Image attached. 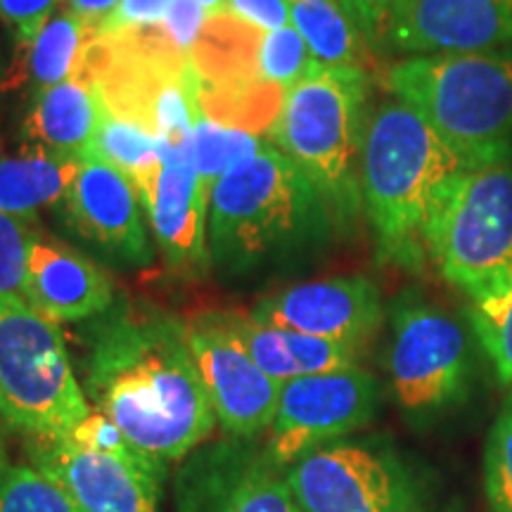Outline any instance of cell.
<instances>
[{
    "label": "cell",
    "instance_id": "14",
    "mask_svg": "<svg viewBox=\"0 0 512 512\" xmlns=\"http://www.w3.org/2000/svg\"><path fill=\"white\" fill-rule=\"evenodd\" d=\"M31 465L64 486L81 512H159L166 463L121 460L72 439H29Z\"/></svg>",
    "mask_w": 512,
    "mask_h": 512
},
{
    "label": "cell",
    "instance_id": "5",
    "mask_svg": "<svg viewBox=\"0 0 512 512\" xmlns=\"http://www.w3.org/2000/svg\"><path fill=\"white\" fill-rule=\"evenodd\" d=\"M370 74L313 64L287 91L268 136L320 192L332 216L351 219L361 209L363 138L368 126Z\"/></svg>",
    "mask_w": 512,
    "mask_h": 512
},
{
    "label": "cell",
    "instance_id": "33",
    "mask_svg": "<svg viewBox=\"0 0 512 512\" xmlns=\"http://www.w3.org/2000/svg\"><path fill=\"white\" fill-rule=\"evenodd\" d=\"M171 0H121L117 10L93 29L95 38H112L162 24Z\"/></svg>",
    "mask_w": 512,
    "mask_h": 512
},
{
    "label": "cell",
    "instance_id": "20",
    "mask_svg": "<svg viewBox=\"0 0 512 512\" xmlns=\"http://www.w3.org/2000/svg\"><path fill=\"white\" fill-rule=\"evenodd\" d=\"M105 117L98 81L81 67L67 81L31 93L19 126L22 145L57 155L81 157L93 143Z\"/></svg>",
    "mask_w": 512,
    "mask_h": 512
},
{
    "label": "cell",
    "instance_id": "16",
    "mask_svg": "<svg viewBox=\"0 0 512 512\" xmlns=\"http://www.w3.org/2000/svg\"><path fill=\"white\" fill-rule=\"evenodd\" d=\"M259 323L363 349L382 323V297L361 275L311 280L261 299L249 311Z\"/></svg>",
    "mask_w": 512,
    "mask_h": 512
},
{
    "label": "cell",
    "instance_id": "38",
    "mask_svg": "<svg viewBox=\"0 0 512 512\" xmlns=\"http://www.w3.org/2000/svg\"><path fill=\"white\" fill-rule=\"evenodd\" d=\"M121 0H60L57 8L69 12L81 22H86L88 27H98L100 22H105L107 17L117 10Z\"/></svg>",
    "mask_w": 512,
    "mask_h": 512
},
{
    "label": "cell",
    "instance_id": "23",
    "mask_svg": "<svg viewBox=\"0 0 512 512\" xmlns=\"http://www.w3.org/2000/svg\"><path fill=\"white\" fill-rule=\"evenodd\" d=\"M79 166L81 157L29 145H19L12 155H0V211L29 223L41 209L60 207Z\"/></svg>",
    "mask_w": 512,
    "mask_h": 512
},
{
    "label": "cell",
    "instance_id": "3",
    "mask_svg": "<svg viewBox=\"0 0 512 512\" xmlns=\"http://www.w3.org/2000/svg\"><path fill=\"white\" fill-rule=\"evenodd\" d=\"M335 219L285 152L266 143L223 174L209 197V256L226 273H249L316 247Z\"/></svg>",
    "mask_w": 512,
    "mask_h": 512
},
{
    "label": "cell",
    "instance_id": "2",
    "mask_svg": "<svg viewBox=\"0 0 512 512\" xmlns=\"http://www.w3.org/2000/svg\"><path fill=\"white\" fill-rule=\"evenodd\" d=\"M465 169L444 138L401 100H382L370 110L358 190L382 261L406 271L430 261L434 211Z\"/></svg>",
    "mask_w": 512,
    "mask_h": 512
},
{
    "label": "cell",
    "instance_id": "10",
    "mask_svg": "<svg viewBox=\"0 0 512 512\" xmlns=\"http://www.w3.org/2000/svg\"><path fill=\"white\" fill-rule=\"evenodd\" d=\"M389 375L408 413H432L465 394L470 349L460 323L422 299H401L392 311Z\"/></svg>",
    "mask_w": 512,
    "mask_h": 512
},
{
    "label": "cell",
    "instance_id": "6",
    "mask_svg": "<svg viewBox=\"0 0 512 512\" xmlns=\"http://www.w3.org/2000/svg\"><path fill=\"white\" fill-rule=\"evenodd\" d=\"M83 67L98 81L105 110L112 117L185 150L197 121L204 117L200 76L192 55L178 50L162 24L112 38H95Z\"/></svg>",
    "mask_w": 512,
    "mask_h": 512
},
{
    "label": "cell",
    "instance_id": "24",
    "mask_svg": "<svg viewBox=\"0 0 512 512\" xmlns=\"http://www.w3.org/2000/svg\"><path fill=\"white\" fill-rule=\"evenodd\" d=\"M290 19L318 64L375 69L373 46L342 0H290Z\"/></svg>",
    "mask_w": 512,
    "mask_h": 512
},
{
    "label": "cell",
    "instance_id": "31",
    "mask_svg": "<svg viewBox=\"0 0 512 512\" xmlns=\"http://www.w3.org/2000/svg\"><path fill=\"white\" fill-rule=\"evenodd\" d=\"M36 233L27 221L0 211V297L24 299V280Z\"/></svg>",
    "mask_w": 512,
    "mask_h": 512
},
{
    "label": "cell",
    "instance_id": "15",
    "mask_svg": "<svg viewBox=\"0 0 512 512\" xmlns=\"http://www.w3.org/2000/svg\"><path fill=\"white\" fill-rule=\"evenodd\" d=\"M67 226L114 264L138 268L152 261L143 204L133 185L93 155H81L79 174L60 204Z\"/></svg>",
    "mask_w": 512,
    "mask_h": 512
},
{
    "label": "cell",
    "instance_id": "26",
    "mask_svg": "<svg viewBox=\"0 0 512 512\" xmlns=\"http://www.w3.org/2000/svg\"><path fill=\"white\" fill-rule=\"evenodd\" d=\"M264 145V140L254 133L202 117L192 131L185 155H188L197 176L202 178V183L211 190L223 174L256 155Z\"/></svg>",
    "mask_w": 512,
    "mask_h": 512
},
{
    "label": "cell",
    "instance_id": "27",
    "mask_svg": "<svg viewBox=\"0 0 512 512\" xmlns=\"http://www.w3.org/2000/svg\"><path fill=\"white\" fill-rule=\"evenodd\" d=\"M0 512H81L60 482L36 465L0 470Z\"/></svg>",
    "mask_w": 512,
    "mask_h": 512
},
{
    "label": "cell",
    "instance_id": "1",
    "mask_svg": "<svg viewBox=\"0 0 512 512\" xmlns=\"http://www.w3.org/2000/svg\"><path fill=\"white\" fill-rule=\"evenodd\" d=\"M86 392L138 451L166 465L195 453L216 427L185 323L147 306L124 304L100 320Z\"/></svg>",
    "mask_w": 512,
    "mask_h": 512
},
{
    "label": "cell",
    "instance_id": "41",
    "mask_svg": "<svg viewBox=\"0 0 512 512\" xmlns=\"http://www.w3.org/2000/svg\"><path fill=\"white\" fill-rule=\"evenodd\" d=\"M8 432V425H5V420H3V415H0V437H3V434Z\"/></svg>",
    "mask_w": 512,
    "mask_h": 512
},
{
    "label": "cell",
    "instance_id": "25",
    "mask_svg": "<svg viewBox=\"0 0 512 512\" xmlns=\"http://www.w3.org/2000/svg\"><path fill=\"white\" fill-rule=\"evenodd\" d=\"M164 152L166 145L162 140L105 110L98 133L83 155H93L110 164L133 185V190L140 192L162 166Z\"/></svg>",
    "mask_w": 512,
    "mask_h": 512
},
{
    "label": "cell",
    "instance_id": "22",
    "mask_svg": "<svg viewBox=\"0 0 512 512\" xmlns=\"http://www.w3.org/2000/svg\"><path fill=\"white\" fill-rule=\"evenodd\" d=\"M93 41V27L57 8L31 36L15 38L12 64L0 81V91H29L57 86L83 67Z\"/></svg>",
    "mask_w": 512,
    "mask_h": 512
},
{
    "label": "cell",
    "instance_id": "17",
    "mask_svg": "<svg viewBox=\"0 0 512 512\" xmlns=\"http://www.w3.org/2000/svg\"><path fill=\"white\" fill-rule=\"evenodd\" d=\"M138 197L166 264L178 273L207 271L211 190L192 169L185 150L166 147L162 166Z\"/></svg>",
    "mask_w": 512,
    "mask_h": 512
},
{
    "label": "cell",
    "instance_id": "18",
    "mask_svg": "<svg viewBox=\"0 0 512 512\" xmlns=\"http://www.w3.org/2000/svg\"><path fill=\"white\" fill-rule=\"evenodd\" d=\"M505 46H512V0H411L384 41V50L406 57Z\"/></svg>",
    "mask_w": 512,
    "mask_h": 512
},
{
    "label": "cell",
    "instance_id": "39",
    "mask_svg": "<svg viewBox=\"0 0 512 512\" xmlns=\"http://www.w3.org/2000/svg\"><path fill=\"white\" fill-rule=\"evenodd\" d=\"M197 3H200L202 8L209 12V15H216V12L223 10V5H226V0H197Z\"/></svg>",
    "mask_w": 512,
    "mask_h": 512
},
{
    "label": "cell",
    "instance_id": "12",
    "mask_svg": "<svg viewBox=\"0 0 512 512\" xmlns=\"http://www.w3.org/2000/svg\"><path fill=\"white\" fill-rule=\"evenodd\" d=\"M216 422L230 439L254 441L268 434L283 384L268 377L230 335L221 313H202L185 323Z\"/></svg>",
    "mask_w": 512,
    "mask_h": 512
},
{
    "label": "cell",
    "instance_id": "40",
    "mask_svg": "<svg viewBox=\"0 0 512 512\" xmlns=\"http://www.w3.org/2000/svg\"><path fill=\"white\" fill-rule=\"evenodd\" d=\"M5 465H10V460H8V451H5L3 437H0V470H3Z\"/></svg>",
    "mask_w": 512,
    "mask_h": 512
},
{
    "label": "cell",
    "instance_id": "34",
    "mask_svg": "<svg viewBox=\"0 0 512 512\" xmlns=\"http://www.w3.org/2000/svg\"><path fill=\"white\" fill-rule=\"evenodd\" d=\"M342 3L356 19L373 50H384L389 29H392L396 17L411 5V0H342Z\"/></svg>",
    "mask_w": 512,
    "mask_h": 512
},
{
    "label": "cell",
    "instance_id": "19",
    "mask_svg": "<svg viewBox=\"0 0 512 512\" xmlns=\"http://www.w3.org/2000/svg\"><path fill=\"white\" fill-rule=\"evenodd\" d=\"M117 287L105 268L55 238L31 242L24 302L53 323H81L114 306Z\"/></svg>",
    "mask_w": 512,
    "mask_h": 512
},
{
    "label": "cell",
    "instance_id": "11",
    "mask_svg": "<svg viewBox=\"0 0 512 512\" xmlns=\"http://www.w3.org/2000/svg\"><path fill=\"white\" fill-rule=\"evenodd\" d=\"M377 401L375 377L358 366L283 382L278 411L266 434V458L287 470L306 453L366 427Z\"/></svg>",
    "mask_w": 512,
    "mask_h": 512
},
{
    "label": "cell",
    "instance_id": "32",
    "mask_svg": "<svg viewBox=\"0 0 512 512\" xmlns=\"http://www.w3.org/2000/svg\"><path fill=\"white\" fill-rule=\"evenodd\" d=\"M67 439H72L76 446L88 448V451L105 453V456H114L121 460H155L145 456L143 451H138V448L126 439V434L119 430L117 422L110 420L105 413L93 406L86 418L67 434ZM159 463H162V460H159Z\"/></svg>",
    "mask_w": 512,
    "mask_h": 512
},
{
    "label": "cell",
    "instance_id": "8",
    "mask_svg": "<svg viewBox=\"0 0 512 512\" xmlns=\"http://www.w3.org/2000/svg\"><path fill=\"white\" fill-rule=\"evenodd\" d=\"M88 406L57 323L19 297H0V415L29 439L67 437Z\"/></svg>",
    "mask_w": 512,
    "mask_h": 512
},
{
    "label": "cell",
    "instance_id": "35",
    "mask_svg": "<svg viewBox=\"0 0 512 512\" xmlns=\"http://www.w3.org/2000/svg\"><path fill=\"white\" fill-rule=\"evenodd\" d=\"M209 12L202 8L197 0H171L169 10L162 22L164 34L169 41L185 55H192L197 38H200L204 24H207Z\"/></svg>",
    "mask_w": 512,
    "mask_h": 512
},
{
    "label": "cell",
    "instance_id": "37",
    "mask_svg": "<svg viewBox=\"0 0 512 512\" xmlns=\"http://www.w3.org/2000/svg\"><path fill=\"white\" fill-rule=\"evenodd\" d=\"M60 0H0V22L15 38L31 36L53 15Z\"/></svg>",
    "mask_w": 512,
    "mask_h": 512
},
{
    "label": "cell",
    "instance_id": "36",
    "mask_svg": "<svg viewBox=\"0 0 512 512\" xmlns=\"http://www.w3.org/2000/svg\"><path fill=\"white\" fill-rule=\"evenodd\" d=\"M223 12H230L264 34H273L292 24L290 0H226Z\"/></svg>",
    "mask_w": 512,
    "mask_h": 512
},
{
    "label": "cell",
    "instance_id": "21",
    "mask_svg": "<svg viewBox=\"0 0 512 512\" xmlns=\"http://www.w3.org/2000/svg\"><path fill=\"white\" fill-rule=\"evenodd\" d=\"M223 323L252 361L275 382H290L358 366L361 349L349 344L330 342L311 335H302L287 328H275L254 320L249 313H221Z\"/></svg>",
    "mask_w": 512,
    "mask_h": 512
},
{
    "label": "cell",
    "instance_id": "28",
    "mask_svg": "<svg viewBox=\"0 0 512 512\" xmlns=\"http://www.w3.org/2000/svg\"><path fill=\"white\" fill-rule=\"evenodd\" d=\"M470 323L491 363L498 380L512 384V287L494 297L470 302Z\"/></svg>",
    "mask_w": 512,
    "mask_h": 512
},
{
    "label": "cell",
    "instance_id": "30",
    "mask_svg": "<svg viewBox=\"0 0 512 512\" xmlns=\"http://www.w3.org/2000/svg\"><path fill=\"white\" fill-rule=\"evenodd\" d=\"M484 479L494 512H512V394L505 399L489 432Z\"/></svg>",
    "mask_w": 512,
    "mask_h": 512
},
{
    "label": "cell",
    "instance_id": "13",
    "mask_svg": "<svg viewBox=\"0 0 512 512\" xmlns=\"http://www.w3.org/2000/svg\"><path fill=\"white\" fill-rule=\"evenodd\" d=\"M176 512H302L285 472L254 441H223L190 453L178 475Z\"/></svg>",
    "mask_w": 512,
    "mask_h": 512
},
{
    "label": "cell",
    "instance_id": "29",
    "mask_svg": "<svg viewBox=\"0 0 512 512\" xmlns=\"http://www.w3.org/2000/svg\"><path fill=\"white\" fill-rule=\"evenodd\" d=\"M316 64L309 46L299 31L285 27L273 34H266L259 48V76L266 83L290 91L299 79H304L306 72Z\"/></svg>",
    "mask_w": 512,
    "mask_h": 512
},
{
    "label": "cell",
    "instance_id": "7",
    "mask_svg": "<svg viewBox=\"0 0 512 512\" xmlns=\"http://www.w3.org/2000/svg\"><path fill=\"white\" fill-rule=\"evenodd\" d=\"M427 254L470 302L512 287V162L467 166L434 211Z\"/></svg>",
    "mask_w": 512,
    "mask_h": 512
},
{
    "label": "cell",
    "instance_id": "4",
    "mask_svg": "<svg viewBox=\"0 0 512 512\" xmlns=\"http://www.w3.org/2000/svg\"><path fill=\"white\" fill-rule=\"evenodd\" d=\"M384 83L467 166L512 162V46L408 55Z\"/></svg>",
    "mask_w": 512,
    "mask_h": 512
},
{
    "label": "cell",
    "instance_id": "9",
    "mask_svg": "<svg viewBox=\"0 0 512 512\" xmlns=\"http://www.w3.org/2000/svg\"><path fill=\"white\" fill-rule=\"evenodd\" d=\"M283 472L302 512H427L411 467L375 441H332Z\"/></svg>",
    "mask_w": 512,
    "mask_h": 512
}]
</instances>
